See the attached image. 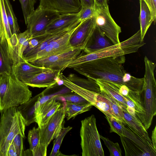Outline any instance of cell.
I'll use <instances>...</instances> for the list:
<instances>
[{
  "mask_svg": "<svg viewBox=\"0 0 156 156\" xmlns=\"http://www.w3.org/2000/svg\"><path fill=\"white\" fill-rule=\"evenodd\" d=\"M125 61V55L107 57L83 63L73 69L87 78L124 85L142 93L144 78H136L127 73L122 65Z\"/></svg>",
  "mask_w": 156,
  "mask_h": 156,
  "instance_id": "cell-1",
  "label": "cell"
},
{
  "mask_svg": "<svg viewBox=\"0 0 156 156\" xmlns=\"http://www.w3.org/2000/svg\"><path fill=\"white\" fill-rule=\"evenodd\" d=\"M0 117V156H7L9 147L17 134L25 138L26 122L16 107L2 112Z\"/></svg>",
  "mask_w": 156,
  "mask_h": 156,
  "instance_id": "cell-2",
  "label": "cell"
},
{
  "mask_svg": "<svg viewBox=\"0 0 156 156\" xmlns=\"http://www.w3.org/2000/svg\"><path fill=\"white\" fill-rule=\"evenodd\" d=\"M145 44L144 41H141L140 30L129 38L119 44H114L91 53L80 55L69 63L66 68H73L83 63L99 58L136 52Z\"/></svg>",
  "mask_w": 156,
  "mask_h": 156,
  "instance_id": "cell-3",
  "label": "cell"
},
{
  "mask_svg": "<svg viewBox=\"0 0 156 156\" xmlns=\"http://www.w3.org/2000/svg\"><path fill=\"white\" fill-rule=\"evenodd\" d=\"M80 135L82 156L105 155L94 115L81 120Z\"/></svg>",
  "mask_w": 156,
  "mask_h": 156,
  "instance_id": "cell-4",
  "label": "cell"
},
{
  "mask_svg": "<svg viewBox=\"0 0 156 156\" xmlns=\"http://www.w3.org/2000/svg\"><path fill=\"white\" fill-rule=\"evenodd\" d=\"M32 96V92L28 86L12 73L10 74L8 85L0 94V113L7 108L17 107L26 102Z\"/></svg>",
  "mask_w": 156,
  "mask_h": 156,
  "instance_id": "cell-5",
  "label": "cell"
},
{
  "mask_svg": "<svg viewBox=\"0 0 156 156\" xmlns=\"http://www.w3.org/2000/svg\"><path fill=\"white\" fill-rule=\"evenodd\" d=\"M143 91L144 112L140 120L147 130L156 115V82L154 76L148 75L144 77Z\"/></svg>",
  "mask_w": 156,
  "mask_h": 156,
  "instance_id": "cell-6",
  "label": "cell"
},
{
  "mask_svg": "<svg viewBox=\"0 0 156 156\" xmlns=\"http://www.w3.org/2000/svg\"><path fill=\"white\" fill-rule=\"evenodd\" d=\"M96 13L94 16L95 26L114 44L120 43L119 36L121 28L110 14L108 6H99L95 5Z\"/></svg>",
  "mask_w": 156,
  "mask_h": 156,
  "instance_id": "cell-7",
  "label": "cell"
},
{
  "mask_svg": "<svg viewBox=\"0 0 156 156\" xmlns=\"http://www.w3.org/2000/svg\"><path fill=\"white\" fill-rule=\"evenodd\" d=\"M60 14L38 6L29 17L26 25L33 37L46 33L48 26Z\"/></svg>",
  "mask_w": 156,
  "mask_h": 156,
  "instance_id": "cell-8",
  "label": "cell"
},
{
  "mask_svg": "<svg viewBox=\"0 0 156 156\" xmlns=\"http://www.w3.org/2000/svg\"><path fill=\"white\" fill-rule=\"evenodd\" d=\"M83 51L75 48L37 59L30 63L34 65L61 72L68 64L81 55Z\"/></svg>",
  "mask_w": 156,
  "mask_h": 156,
  "instance_id": "cell-9",
  "label": "cell"
},
{
  "mask_svg": "<svg viewBox=\"0 0 156 156\" xmlns=\"http://www.w3.org/2000/svg\"><path fill=\"white\" fill-rule=\"evenodd\" d=\"M17 39L11 41L2 36L0 41V73H12V67L21 61L17 49Z\"/></svg>",
  "mask_w": 156,
  "mask_h": 156,
  "instance_id": "cell-10",
  "label": "cell"
},
{
  "mask_svg": "<svg viewBox=\"0 0 156 156\" xmlns=\"http://www.w3.org/2000/svg\"><path fill=\"white\" fill-rule=\"evenodd\" d=\"M50 118L46 125L40 128V144L48 147L60 133L65 117V102Z\"/></svg>",
  "mask_w": 156,
  "mask_h": 156,
  "instance_id": "cell-11",
  "label": "cell"
},
{
  "mask_svg": "<svg viewBox=\"0 0 156 156\" xmlns=\"http://www.w3.org/2000/svg\"><path fill=\"white\" fill-rule=\"evenodd\" d=\"M78 25L52 41L45 48L27 62L31 63L38 59L76 48L70 45L69 40L72 34Z\"/></svg>",
  "mask_w": 156,
  "mask_h": 156,
  "instance_id": "cell-12",
  "label": "cell"
},
{
  "mask_svg": "<svg viewBox=\"0 0 156 156\" xmlns=\"http://www.w3.org/2000/svg\"><path fill=\"white\" fill-rule=\"evenodd\" d=\"M95 26L94 17L80 22L72 34L69 40L70 45L83 50Z\"/></svg>",
  "mask_w": 156,
  "mask_h": 156,
  "instance_id": "cell-13",
  "label": "cell"
},
{
  "mask_svg": "<svg viewBox=\"0 0 156 156\" xmlns=\"http://www.w3.org/2000/svg\"><path fill=\"white\" fill-rule=\"evenodd\" d=\"M61 71L49 69L29 76L21 81L33 87L50 88L58 83Z\"/></svg>",
  "mask_w": 156,
  "mask_h": 156,
  "instance_id": "cell-14",
  "label": "cell"
},
{
  "mask_svg": "<svg viewBox=\"0 0 156 156\" xmlns=\"http://www.w3.org/2000/svg\"><path fill=\"white\" fill-rule=\"evenodd\" d=\"M41 8L55 12L60 14L76 13L81 8L80 0H39Z\"/></svg>",
  "mask_w": 156,
  "mask_h": 156,
  "instance_id": "cell-15",
  "label": "cell"
},
{
  "mask_svg": "<svg viewBox=\"0 0 156 156\" xmlns=\"http://www.w3.org/2000/svg\"><path fill=\"white\" fill-rule=\"evenodd\" d=\"M57 96L44 103L35 110V122L40 128L46 125L52 116L61 106V103L56 99Z\"/></svg>",
  "mask_w": 156,
  "mask_h": 156,
  "instance_id": "cell-16",
  "label": "cell"
},
{
  "mask_svg": "<svg viewBox=\"0 0 156 156\" xmlns=\"http://www.w3.org/2000/svg\"><path fill=\"white\" fill-rule=\"evenodd\" d=\"M113 45L111 41L95 26L92 34L83 50L86 54H90Z\"/></svg>",
  "mask_w": 156,
  "mask_h": 156,
  "instance_id": "cell-17",
  "label": "cell"
},
{
  "mask_svg": "<svg viewBox=\"0 0 156 156\" xmlns=\"http://www.w3.org/2000/svg\"><path fill=\"white\" fill-rule=\"evenodd\" d=\"M79 19V12L60 14L48 26L46 33H51L69 27L80 23Z\"/></svg>",
  "mask_w": 156,
  "mask_h": 156,
  "instance_id": "cell-18",
  "label": "cell"
},
{
  "mask_svg": "<svg viewBox=\"0 0 156 156\" xmlns=\"http://www.w3.org/2000/svg\"><path fill=\"white\" fill-rule=\"evenodd\" d=\"M49 69L34 65L24 60L12 67V73L21 81L29 76Z\"/></svg>",
  "mask_w": 156,
  "mask_h": 156,
  "instance_id": "cell-19",
  "label": "cell"
},
{
  "mask_svg": "<svg viewBox=\"0 0 156 156\" xmlns=\"http://www.w3.org/2000/svg\"><path fill=\"white\" fill-rule=\"evenodd\" d=\"M125 123L140 136L144 140L153 148H154L147 129L139 118L130 114L126 109L122 108Z\"/></svg>",
  "mask_w": 156,
  "mask_h": 156,
  "instance_id": "cell-20",
  "label": "cell"
},
{
  "mask_svg": "<svg viewBox=\"0 0 156 156\" xmlns=\"http://www.w3.org/2000/svg\"><path fill=\"white\" fill-rule=\"evenodd\" d=\"M80 23H77L69 27L62 30L49 33L48 36L43 41L27 54L23 56V58L27 61L38 53L45 48L52 41L60 37L73 28L77 26Z\"/></svg>",
  "mask_w": 156,
  "mask_h": 156,
  "instance_id": "cell-21",
  "label": "cell"
},
{
  "mask_svg": "<svg viewBox=\"0 0 156 156\" xmlns=\"http://www.w3.org/2000/svg\"><path fill=\"white\" fill-rule=\"evenodd\" d=\"M140 11L139 21L141 41H144L145 34L153 22L150 10L144 0H140Z\"/></svg>",
  "mask_w": 156,
  "mask_h": 156,
  "instance_id": "cell-22",
  "label": "cell"
},
{
  "mask_svg": "<svg viewBox=\"0 0 156 156\" xmlns=\"http://www.w3.org/2000/svg\"><path fill=\"white\" fill-rule=\"evenodd\" d=\"M39 94L31 98L26 102L17 107L18 110L24 118L26 126H29L35 122V112L36 109L35 103Z\"/></svg>",
  "mask_w": 156,
  "mask_h": 156,
  "instance_id": "cell-23",
  "label": "cell"
},
{
  "mask_svg": "<svg viewBox=\"0 0 156 156\" xmlns=\"http://www.w3.org/2000/svg\"><path fill=\"white\" fill-rule=\"evenodd\" d=\"M95 80L99 86L100 89L108 93L116 100L121 108L126 109L127 107L126 102L128 99L119 93L116 87L108 82L100 80Z\"/></svg>",
  "mask_w": 156,
  "mask_h": 156,
  "instance_id": "cell-24",
  "label": "cell"
},
{
  "mask_svg": "<svg viewBox=\"0 0 156 156\" xmlns=\"http://www.w3.org/2000/svg\"><path fill=\"white\" fill-rule=\"evenodd\" d=\"M66 77L72 83L82 88L100 94V87L94 80L89 78H82L73 73L69 74Z\"/></svg>",
  "mask_w": 156,
  "mask_h": 156,
  "instance_id": "cell-25",
  "label": "cell"
},
{
  "mask_svg": "<svg viewBox=\"0 0 156 156\" xmlns=\"http://www.w3.org/2000/svg\"><path fill=\"white\" fill-rule=\"evenodd\" d=\"M0 33L11 41L16 40L17 35L12 34L9 23L5 8L4 0H0Z\"/></svg>",
  "mask_w": 156,
  "mask_h": 156,
  "instance_id": "cell-26",
  "label": "cell"
},
{
  "mask_svg": "<svg viewBox=\"0 0 156 156\" xmlns=\"http://www.w3.org/2000/svg\"><path fill=\"white\" fill-rule=\"evenodd\" d=\"M120 138L126 156H150L149 153L128 138L120 136Z\"/></svg>",
  "mask_w": 156,
  "mask_h": 156,
  "instance_id": "cell-27",
  "label": "cell"
},
{
  "mask_svg": "<svg viewBox=\"0 0 156 156\" xmlns=\"http://www.w3.org/2000/svg\"><path fill=\"white\" fill-rule=\"evenodd\" d=\"M93 106L91 103L85 104H78L65 102V116L69 120L76 115L90 110Z\"/></svg>",
  "mask_w": 156,
  "mask_h": 156,
  "instance_id": "cell-28",
  "label": "cell"
},
{
  "mask_svg": "<svg viewBox=\"0 0 156 156\" xmlns=\"http://www.w3.org/2000/svg\"><path fill=\"white\" fill-rule=\"evenodd\" d=\"M5 8L8 20L12 34L20 33V28L17 19L14 12L9 0H4Z\"/></svg>",
  "mask_w": 156,
  "mask_h": 156,
  "instance_id": "cell-29",
  "label": "cell"
},
{
  "mask_svg": "<svg viewBox=\"0 0 156 156\" xmlns=\"http://www.w3.org/2000/svg\"><path fill=\"white\" fill-rule=\"evenodd\" d=\"M17 36L18 54L21 61H23L25 60L23 57V53L27 46L29 41L33 38V37L28 29L24 32L18 34Z\"/></svg>",
  "mask_w": 156,
  "mask_h": 156,
  "instance_id": "cell-30",
  "label": "cell"
},
{
  "mask_svg": "<svg viewBox=\"0 0 156 156\" xmlns=\"http://www.w3.org/2000/svg\"><path fill=\"white\" fill-rule=\"evenodd\" d=\"M100 89V94L108 101L115 117L123 122L125 123L122 109L119 106L118 102L108 93Z\"/></svg>",
  "mask_w": 156,
  "mask_h": 156,
  "instance_id": "cell-31",
  "label": "cell"
},
{
  "mask_svg": "<svg viewBox=\"0 0 156 156\" xmlns=\"http://www.w3.org/2000/svg\"><path fill=\"white\" fill-rule=\"evenodd\" d=\"M72 128V127L70 126H68L66 127H62L59 134L55 138L53 147L50 154V156L62 155V154L59 150L60 146L65 136Z\"/></svg>",
  "mask_w": 156,
  "mask_h": 156,
  "instance_id": "cell-32",
  "label": "cell"
},
{
  "mask_svg": "<svg viewBox=\"0 0 156 156\" xmlns=\"http://www.w3.org/2000/svg\"><path fill=\"white\" fill-rule=\"evenodd\" d=\"M57 100H60L66 102L78 104H85L90 103L80 95L75 93L58 95L56 97Z\"/></svg>",
  "mask_w": 156,
  "mask_h": 156,
  "instance_id": "cell-33",
  "label": "cell"
},
{
  "mask_svg": "<svg viewBox=\"0 0 156 156\" xmlns=\"http://www.w3.org/2000/svg\"><path fill=\"white\" fill-rule=\"evenodd\" d=\"M103 113L105 116V118L110 126V132L115 133L120 136H122L123 122L119 120L116 119L108 113Z\"/></svg>",
  "mask_w": 156,
  "mask_h": 156,
  "instance_id": "cell-34",
  "label": "cell"
},
{
  "mask_svg": "<svg viewBox=\"0 0 156 156\" xmlns=\"http://www.w3.org/2000/svg\"><path fill=\"white\" fill-rule=\"evenodd\" d=\"M40 128L34 127L30 129L28 135L30 149L33 152L40 145Z\"/></svg>",
  "mask_w": 156,
  "mask_h": 156,
  "instance_id": "cell-35",
  "label": "cell"
},
{
  "mask_svg": "<svg viewBox=\"0 0 156 156\" xmlns=\"http://www.w3.org/2000/svg\"><path fill=\"white\" fill-rule=\"evenodd\" d=\"M21 5L25 24H27L28 19L34 11V6L36 0H19Z\"/></svg>",
  "mask_w": 156,
  "mask_h": 156,
  "instance_id": "cell-36",
  "label": "cell"
},
{
  "mask_svg": "<svg viewBox=\"0 0 156 156\" xmlns=\"http://www.w3.org/2000/svg\"><path fill=\"white\" fill-rule=\"evenodd\" d=\"M100 137L108 148L110 156H122V151L117 142L114 143L108 138L101 135Z\"/></svg>",
  "mask_w": 156,
  "mask_h": 156,
  "instance_id": "cell-37",
  "label": "cell"
},
{
  "mask_svg": "<svg viewBox=\"0 0 156 156\" xmlns=\"http://www.w3.org/2000/svg\"><path fill=\"white\" fill-rule=\"evenodd\" d=\"M49 34V33H46L42 35L33 37L29 41L27 46L24 51L23 57L43 41Z\"/></svg>",
  "mask_w": 156,
  "mask_h": 156,
  "instance_id": "cell-38",
  "label": "cell"
},
{
  "mask_svg": "<svg viewBox=\"0 0 156 156\" xmlns=\"http://www.w3.org/2000/svg\"><path fill=\"white\" fill-rule=\"evenodd\" d=\"M96 13L95 7H87L81 8L79 12V20L80 22L94 17Z\"/></svg>",
  "mask_w": 156,
  "mask_h": 156,
  "instance_id": "cell-39",
  "label": "cell"
},
{
  "mask_svg": "<svg viewBox=\"0 0 156 156\" xmlns=\"http://www.w3.org/2000/svg\"><path fill=\"white\" fill-rule=\"evenodd\" d=\"M23 136L20 134L16 135L14 138L12 142L16 149L17 156H22L23 151Z\"/></svg>",
  "mask_w": 156,
  "mask_h": 156,
  "instance_id": "cell-40",
  "label": "cell"
},
{
  "mask_svg": "<svg viewBox=\"0 0 156 156\" xmlns=\"http://www.w3.org/2000/svg\"><path fill=\"white\" fill-rule=\"evenodd\" d=\"M148 7L152 16L153 22L156 21V0H144Z\"/></svg>",
  "mask_w": 156,
  "mask_h": 156,
  "instance_id": "cell-41",
  "label": "cell"
},
{
  "mask_svg": "<svg viewBox=\"0 0 156 156\" xmlns=\"http://www.w3.org/2000/svg\"><path fill=\"white\" fill-rule=\"evenodd\" d=\"M81 8L87 7H94L95 3L94 0H80Z\"/></svg>",
  "mask_w": 156,
  "mask_h": 156,
  "instance_id": "cell-42",
  "label": "cell"
},
{
  "mask_svg": "<svg viewBox=\"0 0 156 156\" xmlns=\"http://www.w3.org/2000/svg\"><path fill=\"white\" fill-rule=\"evenodd\" d=\"M7 156H17L16 149L12 142L9 147Z\"/></svg>",
  "mask_w": 156,
  "mask_h": 156,
  "instance_id": "cell-43",
  "label": "cell"
},
{
  "mask_svg": "<svg viewBox=\"0 0 156 156\" xmlns=\"http://www.w3.org/2000/svg\"><path fill=\"white\" fill-rule=\"evenodd\" d=\"M95 5L99 6L107 7L108 0H94Z\"/></svg>",
  "mask_w": 156,
  "mask_h": 156,
  "instance_id": "cell-44",
  "label": "cell"
},
{
  "mask_svg": "<svg viewBox=\"0 0 156 156\" xmlns=\"http://www.w3.org/2000/svg\"><path fill=\"white\" fill-rule=\"evenodd\" d=\"M151 141L153 147L156 150V126H155L154 129L152 131L151 136Z\"/></svg>",
  "mask_w": 156,
  "mask_h": 156,
  "instance_id": "cell-45",
  "label": "cell"
},
{
  "mask_svg": "<svg viewBox=\"0 0 156 156\" xmlns=\"http://www.w3.org/2000/svg\"><path fill=\"white\" fill-rule=\"evenodd\" d=\"M23 156H33L32 152L30 149L23 151Z\"/></svg>",
  "mask_w": 156,
  "mask_h": 156,
  "instance_id": "cell-46",
  "label": "cell"
},
{
  "mask_svg": "<svg viewBox=\"0 0 156 156\" xmlns=\"http://www.w3.org/2000/svg\"><path fill=\"white\" fill-rule=\"evenodd\" d=\"M1 38H2V36H1L0 33V41H1Z\"/></svg>",
  "mask_w": 156,
  "mask_h": 156,
  "instance_id": "cell-47",
  "label": "cell"
},
{
  "mask_svg": "<svg viewBox=\"0 0 156 156\" xmlns=\"http://www.w3.org/2000/svg\"></svg>",
  "mask_w": 156,
  "mask_h": 156,
  "instance_id": "cell-48",
  "label": "cell"
}]
</instances>
